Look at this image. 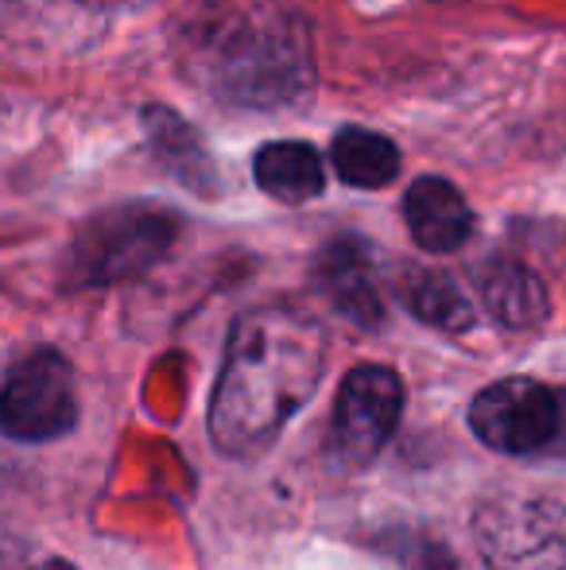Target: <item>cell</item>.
<instances>
[{
  "instance_id": "6da1fadb",
  "label": "cell",
  "mask_w": 566,
  "mask_h": 570,
  "mask_svg": "<svg viewBox=\"0 0 566 570\" xmlns=\"http://www.w3.org/2000/svg\"><path fill=\"white\" fill-rule=\"evenodd\" d=\"M326 368V334L295 307H257L234 323L206 428L221 454L252 458L276 443L315 396Z\"/></svg>"
},
{
  "instance_id": "7a4b0ae2",
  "label": "cell",
  "mask_w": 566,
  "mask_h": 570,
  "mask_svg": "<svg viewBox=\"0 0 566 570\" xmlns=\"http://www.w3.org/2000/svg\"><path fill=\"white\" fill-rule=\"evenodd\" d=\"M190 75L226 106L287 109L315 86L310 31L284 4H245L214 12L187 43Z\"/></svg>"
},
{
  "instance_id": "3957f363",
  "label": "cell",
  "mask_w": 566,
  "mask_h": 570,
  "mask_svg": "<svg viewBox=\"0 0 566 570\" xmlns=\"http://www.w3.org/2000/svg\"><path fill=\"white\" fill-rule=\"evenodd\" d=\"M179 240V218L163 206L125 203L101 210L75 233L62 256L67 287H109L156 268Z\"/></svg>"
},
{
  "instance_id": "277c9868",
  "label": "cell",
  "mask_w": 566,
  "mask_h": 570,
  "mask_svg": "<svg viewBox=\"0 0 566 570\" xmlns=\"http://www.w3.org/2000/svg\"><path fill=\"white\" fill-rule=\"evenodd\" d=\"M469 431L508 458H566V389L536 376H505L469 404Z\"/></svg>"
},
{
  "instance_id": "5b68a950",
  "label": "cell",
  "mask_w": 566,
  "mask_h": 570,
  "mask_svg": "<svg viewBox=\"0 0 566 570\" xmlns=\"http://www.w3.org/2000/svg\"><path fill=\"white\" fill-rule=\"evenodd\" d=\"M404 415V381L388 365H357L346 373L334 400L326 458L334 470H369L396 435Z\"/></svg>"
},
{
  "instance_id": "8992f818",
  "label": "cell",
  "mask_w": 566,
  "mask_h": 570,
  "mask_svg": "<svg viewBox=\"0 0 566 570\" xmlns=\"http://www.w3.org/2000/svg\"><path fill=\"white\" fill-rule=\"evenodd\" d=\"M78 428V384L54 345L23 353L0 384V431L16 443H54Z\"/></svg>"
},
{
  "instance_id": "52a82bcc",
  "label": "cell",
  "mask_w": 566,
  "mask_h": 570,
  "mask_svg": "<svg viewBox=\"0 0 566 570\" xmlns=\"http://www.w3.org/2000/svg\"><path fill=\"white\" fill-rule=\"evenodd\" d=\"M489 570H566V501L497 497L474 517Z\"/></svg>"
},
{
  "instance_id": "ba28073f",
  "label": "cell",
  "mask_w": 566,
  "mask_h": 570,
  "mask_svg": "<svg viewBox=\"0 0 566 570\" xmlns=\"http://www.w3.org/2000/svg\"><path fill=\"white\" fill-rule=\"evenodd\" d=\"M315 287L341 318H349L361 331H377L385 323V295H380L377 268H373L369 248L357 237H338L318 253Z\"/></svg>"
},
{
  "instance_id": "9c48e42d",
  "label": "cell",
  "mask_w": 566,
  "mask_h": 570,
  "mask_svg": "<svg viewBox=\"0 0 566 570\" xmlns=\"http://www.w3.org/2000/svg\"><path fill=\"white\" fill-rule=\"evenodd\" d=\"M404 222H408L411 237L427 253H454L469 240L474 233V210L461 198L454 183L424 175L408 187L404 195Z\"/></svg>"
},
{
  "instance_id": "30bf717a",
  "label": "cell",
  "mask_w": 566,
  "mask_h": 570,
  "mask_svg": "<svg viewBox=\"0 0 566 570\" xmlns=\"http://www.w3.org/2000/svg\"><path fill=\"white\" fill-rule=\"evenodd\" d=\"M481 303L500 326L508 331H536L552 315L547 287L528 264L520 261H489L481 272Z\"/></svg>"
},
{
  "instance_id": "8fae6325",
  "label": "cell",
  "mask_w": 566,
  "mask_h": 570,
  "mask_svg": "<svg viewBox=\"0 0 566 570\" xmlns=\"http://www.w3.org/2000/svg\"><path fill=\"white\" fill-rule=\"evenodd\" d=\"M143 132L156 151V159L182 183V187L198 190V195H214V159L206 151L202 136L187 125L179 114H171L167 106H148L143 109Z\"/></svg>"
},
{
  "instance_id": "7c38bea8",
  "label": "cell",
  "mask_w": 566,
  "mask_h": 570,
  "mask_svg": "<svg viewBox=\"0 0 566 570\" xmlns=\"http://www.w3.org/2000/svg\"><path fill=\"white\" fill-rule=\"evenodd\" d=\"M252 175H257V187L280 203H307L326 187L322 156L302 140L265 144L252 159Z\"/></svg>"
},
{
  "instance_id": "4fadbf2b",
  "label": "cell",
  "mask_w": 566,
  "mask_h": 570,
  "mask_svg": "<svg viewBox=\"0 0 566 570\" xmlns=\"http://www.w3.org/2000/svg\"><path fill=\"white\" fill-rule=\"evenodd\" d=\"M400 299L419 323L435 326L443 334H461L474 326V303L461 295L446 272L438 268H408L400 276Z\"/></svg>"
},
{
  "instance_id": "5bb4252c",
  "label": "cell",
  "mask_w": 566,
  "mask_h": 570,
  "mask_svg": "<svg viewBox=\"0 0 566 570\" xmlns=\"http://www.w3.org/2000/svg\"><path fill=\"white\" fill-rule=\"evenodd\" d=\"M330 164L346 187L380 190L400 175V148L369 128H341L334 136Z\"/></svg>"
},
{
  "instance_id": "9a60e30c",
  "label": "cell",
  "mask_w": 566,
  "mask_h": 570,
  "mask_svg": "<svg viewBox=\"0 0 566 570\" xmlns=\"http://www.w3.org/2000/svg\"><path fill=\"white\" fill-rule=\"evenodd\" d=\"M424 570H461L458 559L450 556L446 548H438V543H430L427 556H424Z\"/></svg>"
},
{
  "instance_id": "2e32d148",
  "label": "cell",
  "mask_w": 566,
  "mask_h": 570,
  "mask_svg": "<svg viewBox=\"0 0 566 570\" xmlns=\"http://www.w3.org/2000/svg\"><path fill=\"white\" fill-rule=\"evenodd\" d=\"M36 570H78V567L67 563V559H47V563H39Z\"/></svg>"
}]
</instances>
